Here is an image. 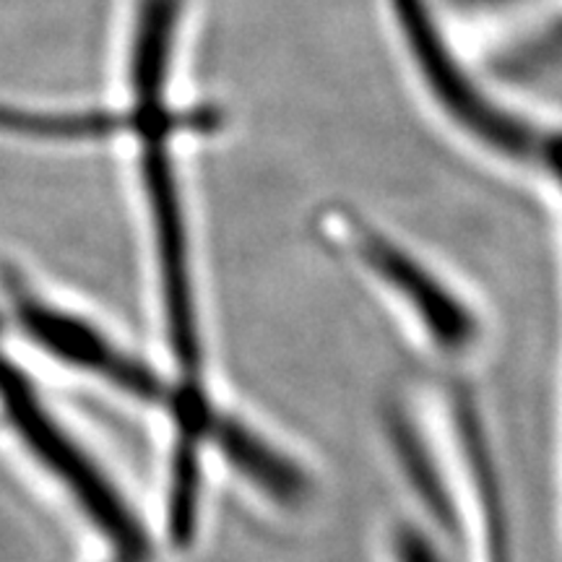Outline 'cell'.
Instances as JSON below:
<instances>
[{"label": "cell", "instance_id": "cell-9", "mask_svg": "<svg viewBox=\"0 0 562 562\" xmlns=\"http://www.w3.org/2000/svg\"><path fill=\"white\" fill-rule=\"evenodd\" d=\"M396 552H398V560L402 562H442L438 554L430 544H427V539L422 537L417 531H398V539H396Z\"/></svg>", "mask_w": 562, "mask_h": 562}, {"label": "cell", "instance_id": "cell-5", "mask_svg": "<svg viewBox=\"0 0 562 562\" xmlns=\"http://www.w3.org/2000/svg\"><path fill=\"white\" fill-rule=\"evenodd\" d=\"M206 435L216 440L222 453L235 463L250 482H256L263 492L277 497L279 503H297L305 495L307 482L294 463L273 451L271 446L245 430L232 419H209Z\"/></svg>", "mask_w": 562, "mask_h": 562}, {"label": "cell", "instance_id": "cell-4", "mask_svg": "<svg viewBox=\"0 0 562 562\" xmlns=\"http://www.w3.org/2000/svg\"><path fill=\"white\" fill-rule=\"evenodd\" d=\"M360 252L372 269L409 300V305L417 311L427 331L440 347L463 349L474 341L476 323L472 313L440 281H435L419 263H414L406 252L375 235L362 237Z\"/></svg>", "mask_w": 562, "mask_h": 562}, {"label": "cell", "instance_id": "cell-2", "mask_svg": "<svg viewBox=\"0 0 562 562\" xmlns=\"http://www.w3.org/2000/svg\"><path fill=\"white\" fill-rule=\"evenodd\" d=\"M0 404L9 414L26 448L45 463L47 472L58 476L60 484L87 510L91 524L121 550L123 558L138 562L146 552L144 531L136 516L123 503L115 487L104 480L100 469L87 459V453L60 430V425L40 404L37 393L30 389L24 375L0 357Z\"/></svg>", "mask_w": 562, "mask_h": 562}, {"label": "cell", "instance_id": "cell-7", "mask_svg": "<svg viewBox=\"0 0 562 562\" xmlns=\"http://www.w3.org/2000/svg\"><path fill=\"white\" fill-rule=\"evenodd\" d=\"M461 432L463 442H467V453L472 459V469L476 482H480V492L484 497V513H487V533H490V552L495 562H505V529H503V510L501 501H497V487L492 482L490 461L487 453H484V442L480 435V422H476L472 406H461Z\"/></svg>", "mask_w": 562, "mask_h": 562}, {"label": "cell", "instance_id": "cell-10", "mask_svg": "<svg viewBox=\"0 0 562 562\" xmlns=\"http://www.w3.org/2000/svg\"><path fill=\"white\" fill-rule=\"evenodd\" d=\"M537 157L544 159L547 167H550V170L558 175V180L562 182V136H542Z\"/></svg>", "mask_w": 562, "mask_h": 562}, {"label": "cell", "instance_id": "cell-6", "mask_svg": "<svg viewBox=\"0 0 562 562\" xmlns=\"http://www.w3.org/2000/svg\"><path fill=\"white\" fill-rule=\"evenodd\" d=\"M136 115H112V112H30L16 108H0V131H13L21 136L42 138H97L112 133H133Z\"/></svg>", "mask_w": 562, "mask_h": 562}, {"label": "cell", "instance_id": "cell-3", "mask_svg": "<svg viewBox=\"0 0 562 562\" xmlns=\"http://www.w3.org/2000/svg\"><path fill=\"white\" fill-rule=\"evenodd\" d=\"M11 297L19 321L24 323V328L40 347L53 351L60 360L76 364V368H83L104 378V381L115 383L117 389L128 391L133 396L157 402L161 385L154 378V372L112 347L89 323L74 318L58 307H50L21 286H13Z\"/></svg>", "mask_w": 562, "mask_h": 562}, {"label": "cell", "instance_id": "cell-8", "mask_svg": "<svg viewBox=\"0 0 562 562\" xmlns=\"http://www.w3.org/2000/svg\"><path fill=\"white\" fill-rule=\"evenodd\" d=\"M393 440H396L398 453H402V459L406 463V472H409L414 487L419 490V495L425 497L427 508H430L442 524L453 526V510H451V503H448V492L442 487L438 476H435L430 456H427L425 448H422L417 435H414L409 425L396 422V427H393Z\"/></svg>", "mask_w": 562, "mask_h": 562}, {"label": "cell", "instance_id": "cell-1", "mask_svg": "<svg viewBox=\"0 0 562 562\" xmlns=\"http://www.w3.org/2000/svg\"><path fill=\"white\" fill-rule=\"evenodd\" d=\"M133 110L138 115L136 136L144 140L140 172H144L146 199L151 209L170 344L182 372L195 375L201 368V339L199 321H195L191 258H188V232L178 178H175L172 157L167 149L172 133L191 125V117L175 115L170 108H165V100H136Z\"/></svg>", "mask_w": 562, "mask_h": 562}]
</instances>
